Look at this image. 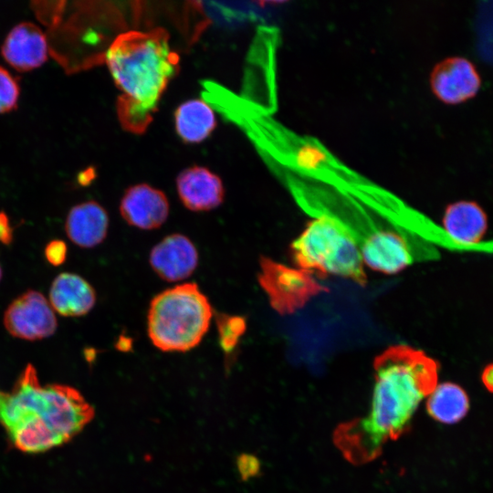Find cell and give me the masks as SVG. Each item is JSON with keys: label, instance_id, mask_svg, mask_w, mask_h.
Returning a JSON list of instances; mask_svg holds the SVG:
<instances>
[{"label": "cell", "instance_id": "6da1fadb", "mask_svg": "<svg viewBox=\"0 0 493 493\" xmlns=\"http://www.w3.org/2000/svg\"><path fill=\"white\" fill-rule=\"evenodd\" d=\"M373 369L368 412L339 425L334 434L337 447L355 465L373 460L387 442L408 431L419 404L437 385L439 364L421 350L397 344L374 359Z\"/></svg>", "mask_w": 493, "mask_h": 493}, {"label": "cell", "instance_id": "7a4b0ae2", "mask_svg": "<svg viewBox=\"0 0 493 493\" xmlns=\"http://www.w3.org/2000/svg\"><path fill=\"white\" fill-rule=\"evenodd\" d=\"M94 408L74 387L42 385L27 364L10 391L0 389V425L24 453L46 452L71 440L93 419Z\"/></svg>", "mask_w": 493, "mask_h": 493}, {"label": "cell", "instance_id": "3957f363", "mask_svg": "<svg viewBox=\"0 0 493 493\" xmlns=\"http://www.w3.org/2000/svg\"><path fill=\"white\" fill-rule=\"evenodd\" d=\"M179 60L163 28L127 31L111 42L105 62L121 92L117 113L126 131H145L162 95L178 73Z\"/></svg>", "mask_w": 493, "mask_h": 493}, {"label": "cell", "instance_id": "277c9868", "mask_svg": "<svg viewBox=\"0 0 493 493\" xmlns=\"http://www.w3.org/2000/svg\"><path fill=\"white\" fill-rule=\"evenodd\" d=\"M213 309L195 283L167 288L151 301L147 331L152 344L163 351H187L207 332Z\"/></svg>", "mask_w": 493, "mask_h": 493}, {"label": "cell", "instance_id": "5b68a950", "mask_svg": "<svg viewBox=\"0 0 493 493\" xmlns=\"http://www.w3.org/2000/svg\"><path fill=\"white\" fill-rule=\"evenodd\" d=\"M293 259L300 269L319 277L328 274L364 286L366 274L357 245L337 225L320 216L312 220L291 245Z\"/></svg>", "mask_w": 493, "mask_h": 493}, {"label": "cell", "instance_id": "8992f818", "mask_svg": "<svg viewBox=\"0 0 493 493\" xmlns=\"http://www.w3.org/2000/svg\"><path fill=\"white\" fill-rule=\"evenodd\" d=\"M257 281L270 306L280 315L292 314L313 297L327 291L312 274L261 257Z\"/></svg>", "mask_w": 493, "mask_h": 493}, {"label": "cell", "instance_id": "52a82bcc", "mask_svg": "<svg viewBox=\"0 0 493 493\" xmlns=\"http://www.w3.org/2000/svg\"><path fill=\"white\" fill-rule=\"evenodd\" d=\"M4 324L12 336L26 341L47 338L58 327L52 307L36 290H27L10 303L4 315Z\"/></svg>", "mask_w": 493, "mask_h": 493}, {"label": "cell", "instance_id": "ba28073f", "mask_svg": "<svg viewBox=\"0 0 493 493\" xmlns=\"http://www.w3.org/2000/svg\"><path fill=\"white\" fill-rule=\"evenodd\" d=\"M429 81L434 95L449 105L474 98L481 87L476 66L463 57H450L438 62L430 73Z\"/></svg>", "mask_w": 493, "mask_h": 493}, {"label": "cell", "instance_id": "9c48e42d", "mask_svg": "<svg viewBox=\"0 0 493 493\" xmlns=\"http://www.w3.org/2000/svg\"><path fill=\"white\" fill-rule=\"evenodd\" d=\"M198 252L184 235L172 234L163 238L151 250L149 262L153 271L169 282L190 277L198 266Z\"/></svg>", "mask_w": 493, "mask_h": 493}, {"label": "cell", "instance_id": "30bf717a", "mask_svg": "<svg viewBox=\"0 0 493 493\" xmlns=\"http://www.w3.org/2000/svg\"><path fill=\"white\" fill-rule=\"evenodd\" d=\"M169 208L164 193L147 184L127 188L120 203L123 220L143 230L160 227L168 218Z\"/></svg>", "mask_w": 493, "mask_h": 493}, {"label": "cell", "instance_id": "8fae6325", "mask_svg": "<svg viewBox=\"0 0 493 493\" xmlns=\"http://www.w3.org/2000/svg\"><path fill=\"white\" fill-rule=\"evenodd\" d=\"M47 52L46 35L31 22H22L14 26L1 47L5 60L18 71L39 68L47 61Z\"/></svg>", "mask_w": 493, "mask_h": 493}, {"label": "cell", "instance_id": "7c38bea8", "mask_svg": "<svg viewBox=\"0 0 493 493\" xmlns=\"http://www.w3.org/2000/svg\"><path fill=\"white\" fill-rule=\"evenodd\" d=\"M176 189L182 204L194 212L210 211L224 200L225 190L221 179L209 169L191 166L176 178Z\"/></svg>", "mask_w": 493, "mask_h": 493}, {"label": "cell", "instance_id": "4fadbf2b", "mask_svg": "<svg viewBox=\"0 0 493 493\" xmlns=\"http://www.w3.org/2000/svg\"><path fill=\"white\" fill-rule=\"evenodd\" d=\"M49 302L53 310L61 316L80 317L94 307L96 292L82 277L61 273L52 282Z\"/></svg>", "mask_w": 493, "mask_h": 493}, {"label": "cell", "instance_id": "5bb4252c", "mask_svg": "<svg viewBox=\"0 0 493 493\" xmlns=\"http://www.w3.org/2000/svg\"><path fill=\"white\" fill-rule=\"evenodd\" d=\"M108 228L107 211L95 201H87L73 206L65 224L68 238L83 248L94 247L103 242Z\"/></svg>", "mask_w": 493, "mask_h": 493}, {"label": "cell", "instance_id": "9a60e30c", "mask_svg": "<svg viewBox=\"0 0 493 493\" xmlns=\"http://www.w3.org/2000/svg\"><path fill=\"white\" fill-rule=\"evenodd\" d=\"M446 234L461 245L478 243L488 229V217L478 204L458 201L449 205L443 216Z\"/></svg>", "mask_w": 493, "mask_h": 493}, {"label": "cell", "instance_id": "2e32d148", "mask_svg": "<svg viewBox=\"0 0 493 493\" xmlns=\"http://www.w3.org/2000/svg\"><path fill=\"white\" fill-rule=\"evenodd\" d=\"M175 130L187 143L205 140L216 126L212 107L203 100L193 99L180 104L174 112Z\"/></svg>", "mask_w": 493, "mask_h": 493}, {"label": "cell", "instance_id": "e0dca14e", "mask_svg": "<svg viewBox=\"0 0 493 493\" xmlns=\"http://www.w3.org/2000/svg\"><path fill=\"white\" fill-rule=\"evenodd\" d=\"M429 415L442 424H456L469 410V398L466 391L453 383L436 385L426 402Z\"/></svg>", "mask_w": 493, "mask_h": 493}, {"label": "cell", "instance_id": "ac0fdd59", "mask_svg": "<svg viewBox=\"0 0 493 493\" xmlns=\"http://www.w3.org/2000/svg\"><path fill=\"white\" fill-rule=\"evenodd\" d=\"M215 320L220 346L225 352L230 353L235 351L246 331V320L241 316L218 314Z\"/></svg>", "mask_w": 493, "mask_h": 493}, {"label": "cell", "instance_id": "d6986e66", "mask_svg": "<svg viewBox=\"0 0 493 493\" xmlns=\"http://www.w3.org/2000/svg\"><path fill=\"white\" fill-rule=\"evenodd\" d=\"M20 88L16 79L0 67V113H6L17 106Z\"/></svg>", "mask_w": 493, "mask_h": 493}, {"label": "cell", "instance_id": "ffe728a7", "mask_svg": "<svg viewBox=\"0 0 493 493\" xmlns=\"http://www.w3.org/2000/svg\"><path fill=\"white\" fill-rule=\"evenodd\" d=\"M325 152L316 145L306 143L296 153V163L299 167L307 171L318 169L325 161Z\"/></svg>", "mask_w": 493, "mask_h": 493}, {"label": "cell", "instance_id": "44dd1931", "mask_svg": "<svg viewBox=\"0 0 493 493\" xmlns=\"http://www.w3.org/2000/svg\"><path fill=\"white\" fill-rule=\"evenodd\" d=\"M67 245L62 240H52L45 247L46 259L53 266H60L67 259Z\"/></svg>", "mask_w": 493, "mask_h": 493}, {"label": "cell", "instance_id": "7402d4cb", "mask_svg": "<svg viewBox=\"0 0 493 493\" xmlns=\"http://www.w3.org/2000/svg\"><path fill=\"white\" fill-rule=\"evenodd\" d=\"M237 467L244 479L255 476L259 469L258 461L250 455H240L237 458Z\"/></svg>", "mask_w": 493, "mask_h": 493}, {"label": "cell", "instance_id": "603a6c76", "mask_svg": "<svg viewBox=\"0 0 493 493\" xmlns=\"http://www.w3.org/2000/svg\"><path fill=\"white\" fill-rule=\"evenodd\" d=\"M13 240V229L10 226L8 216L5 213L0 212V243L10 245Z\"/></svg>", "mask_w": 493, "mask_h": 493}, {"label": "cell", "instance_id": "cb8c5ba5", "mask_svg": "<svg viewBox=\"0 0 493 493\" xmlns=\"http://www.w3.org/2000/svg\"><path fill=\"white\" fill-rule=\"evenodd\" d=\"M481 380L488 391L493 393V363L487 365L483 369Z\"/></svg>", "mask_w": 493, "mask_h": 493}, {"label": "cell", "instance_id": "d4e9b609", "mask_svg": "<svg viewBox=\"0 0 493 493\" xmlns=\"http://www.w3.org/2000/svg\"><path fill=\"white\" fill-rule=\"evenodd\" d=\"M1 278H2V268L0 267V280H1Z\"/></svg>", "mask_w": 493, "mask_h": 493}]
</instances>
